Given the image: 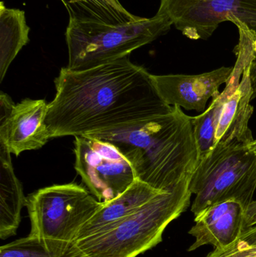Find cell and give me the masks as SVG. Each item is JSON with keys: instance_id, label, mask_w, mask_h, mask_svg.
Returning a JSON list of instances; mask_svg holds the SVG:
<instances>
[{"instance_id": "obj_1", "label": "cell", "mask_w": 256, "mask_h": 257, "mask_svg": "<svg viewBox=\"0 0 256 257\" xmlns=\"http://www.w3.org/2000/svg\"><path fill=\"white\" fill-rule=\"evenodd\" d=\"M45 124L50 138L125 127L168 112L152 74L123 57L86 70L62 68Z\"/></svg>"}, {"instance_id": "obj_2", "label": "cell", "mask_w": 256, "mask_h": 257, "mask_svg": "<svg viewBox=\"0 0 256 257\" xmlns=\"http://www.w3.org/2000/svg\"><path fill=\"white\" fill-rule=\"evenodd\" d=\"M84 136L115 145L133 168L137 179L162 191L189 182L199 161L190 117L177 105L125 127Z\"/></svg>"}, {"instance_id": "obj_3", "label": "cell", "mask_w": 256, "mask_h": 257, "mask_svg": "<svg viewBox=\"0 0 256 257\" xmlns=\"http://www.w3.org/2000/svg\"><path fill=\"white\" fill-rule=\"evenodd\" d=\"M189 182L153 198L130 215L75 241L66 257H137L162 242L167 226L187 210Z\"/></svg>"}, {"instance_id": "obj_4", "label": "cell", "mask_w": 256, "mask_h": 257, "mask_svg": "<svg viewBox=\"0 0 256 257\" xmlns=\"http://www.w3.org/2000/svg\"><path fill=\"white\" fill-rule=\"evenodd\" d=\"M102 205L75 183L39 189L26 198L31 223L29 236L37 240L51 257H66L83 226Z\"/></svg>"}, {"instance_id": "obj_5", "label": "cell", "mask_w": 256, "mask_h": 257, "mask_svg": "<svg viewBox=\"0 0 256 257\" xmlns=\"http://www.w3.org/2000/svg\"><path fill=\"white\" fill-rule=\"evenodd\" d=\"M249 144L240 141L216 144L199 159L189 181L195 194L191 207L197 216L208 207L235 201L245 209L256 189V157Z\"/></svg>"}, {"instance_id": "obj_6", "label": "cell", "mask_w": 256, "mask_h": 257, "mask_svg": "<svg viewBox=\"0 0 256 257\" xmlns=\"http://www.w3.org/2000/svg\"><path fill=\"white\" fill-rule=\"evenodd\" d=\"M172 25L168 18L157 14L124 25L69 18L66 33L67 68L86 70L129 57L132 51L166 34Z\"/></svg>"}, {"instance_id": "obj_7", "label": "cell", "mask_w": 256, "mask_h": 257, "mask_svg": "<svg viewBox=\"0 0 256 257\" xmlns=\"http://www.w3.org/2000/svg\"><path fill=\"white\" fill-rule=\"evenodd\" d=\"M75 169L99 202H111L137 179L133 168L111 142L89 136L75 139Z\"/></svg>"}, {"instance_id": "obj_8", "label": "cell", "mask_w": 256, "mask_h": 257, "mask_svg": "<svg viewBox=\"0 0 256 257\" xmlns=\"http://www.w3.org/2000/svg\"><path fill=\"white\" fill-rule=\"evenodd\" d=\"M156 14L192 40H207L222 22L234 20L256 33V0H160Z\"/></svg>"}, {"instance_id": "obj_9", "label": "cell", "mask_w": 256, "mask_h": 257, "mask_svg": "<svg viewBox=\"0 0 256 257\" xmlns=\"http://www.w3.org/2000/svg\"><path fill=\"white\" fill-rule=\"evenodd\" d=\"M234 67H221L199 75H152L162 99L170 105L204 111L207 101L216 99L219 87L226 84Z\"/></svg>"}, {"instance_id": "obj_10", "label": "cell", "mask_w": 256, "mask_h": 257, "mask_svg": "<svg viewBox=\"0 0 256 257\" xmlns=\"http://www.w3.org/2000/svg\"><path fill=\"white\" fill-rule=\"evenodd\" d=\"M48 108L44 99H25L15 104L9 116L0 118V141L12 154L40 149L51 139L45 124Z\"/></svg>"}, {"instance_id": "obj_11", "label": "cell", "mask_w": 256, "mask_h": 257, "mask_svg": "<svg viewBox=\"0 0 256 257\" xmlns=\"http://www.w3.org/2000/svg\"><path fill=\"white\" fill-rule=\"evenodd\" d=\"M245 208L235 201L216 204L195 217L189 235L195 238L188 249L193 251L204 245L222 248L234 242L246 229Z\"/></svg>"}, {"instance_id": "obj_12", "label": "cell", "mask_w": 256, "mask_h": 257, "mask_svg": "<svg viewBox=\"0 0 256 257\" xmlns=\"http://www.w3.org/2000/svg\"><path fill=\"white\" fill-rule=\"evenodd\" d=\"M249 66L245 68L240 84L227 99L222 108L216 128V144L234 140L250 144L254 140L249 128V119L253 113V107L250 105L252 92Z\"/></svg>"}, {"instance_id": "obj_13", "label": "cell", "mask_w": 256, "mask_h": 257, "mask_svg": "<svg viewBox=\"0 0 256 257\" xmlns=\"http://www.w3.org/2000/svg\"><path fill=\"white\" fill-rule=\"evenodd\" d=\"M12 153L0 141V238L16 235L21 221V210L25 206L22 184L12 166Z\"/></svg>"}, {"instance_id": "obj_14", "label": "cell", "mask_w": 256, "mask_h": 257, "mask_svg": "<svg viewBox=\"0 0 256 257\" xmlns=\"http://www.w3.org/2000/svg\"><path fill=\"white\" fill-rule=\"evenodd\" d=\"M163 192L165 191L135 180L118 197L111 202H103L102 208L83 226L77 240L93 235L108 225L130 215Z\"/></svg>"}, {"instance_id": "obj_15", "label": "cell", "mask_w": 256, "mask_h": 257, "mask_svg": "<svg viewBox=\"0 0 256 257\" xmlns=\"http://www.w3.org/2000/svg\"><path fill=\"white\" fill-rule=\"evenodd\" d=\"M25 12L0 3V81L21 50L30 42Z\"/></svg>"}, {"instance_id": "obj_16", "label": "cell", "mask_w": 256, "mask_h": 257, "mask_svg": "<svg viewBox=\"0 0 256 257\" xmlns=\"http://www.w3.org/2000/svg\"><path fill=\"white\" fill-rule=\"evenodd\" d=\"M67 10L70 18L111 25H124L143 18L129 13L118 0H78Z\"/></svg>"}, {"instance_id": "obj_17", "label": "cell", "mask_w": 256, "mask_h": 257, "mask_svg": "<svg viewBox=\"0 0 256 257\" xmlns=\"http://www.w3.org/2000/svg\"><path fill=\"white\" fill-rule=\"evenodd\" d=\"M207 257H256V226L246 228L234 242L215 248Z\"/></svg>"}, {"instance_id": "obj_18", "label": "cell", "mask_w": 256, "mask_h": 257, "mask_svg": "<svg viewBox=\"0 0 256 257\" xmlns=\"http://www.w3.org/2000/svg\"><path fill=\"white\" fill-rule=\"evenodd\" d=\"M256 225V201H252L245 210V226L252 227Z\"/></svg>"}, {"instance_id": "obj_19", "label": "cell", "mask_w": 256, "mask_h": 257, "mask_svg": "<svg viewBox=\"0 0 256 257\" xmlns=\"http://www.w3.org/2000/svg\"><path fill=\"white\" fill-rule=\"evenodd\" d=\"M249 77L252 92V99H253L256 97V57L249 63Z\"/></svg>"}, {"instance_id": "obj_20", "label": "cell", "mask_w": 256, "mask_h": 257, "mask_svg": "<svg viewBox=\"0 0 256 257\" xmlns=\"http://www.w3.org/2000/svg\"><path fill=\"white\" fill-rule=\"evenodd\" d=\"M63 2V4L66 6V9L71 6V5L73 4V3H76L78 0H61Z\"/></svg>"}, {"instance_id": "obj_21", "label": "cell", "mask_w": 256, "mask_h": 257, "mask_svg": "<svg viewBox=\"0 0 256 257\" xmlns=\"http://www.w3.org/2000/svg\"><path fill=\"white\" fill-rule=\"evenodd\" d=\"M249 148L252 150V152L254 153L256 157V140L252 141L249 145Z\"/></svg>"}, {"instance_id": "obj_22", "label": "cell", "mask_w": 256, "mask_h": 257, "mask_svg": "<svg viewBox=\"0 0 256 257\" xmlns=\"http://www.w3.org/2000/svg\"><path fill=\"white\" fill-rule=\"evenodd\" d=\"M252 48H253L254 53L256 55V36L255 39H254L253 42H252Z\"/></svg>"}]
</instances>
